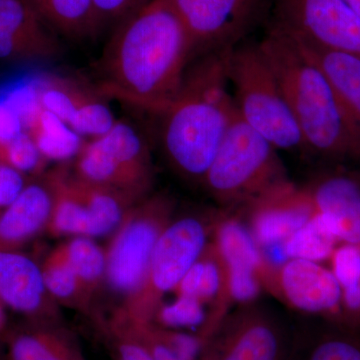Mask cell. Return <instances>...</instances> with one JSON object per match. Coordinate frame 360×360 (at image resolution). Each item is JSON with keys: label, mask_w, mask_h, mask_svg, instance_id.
<instances>
[{"label": "cell", "mask_w": 360, "mask_h": 360, "mask_svg": "<svg viewBox=\"0 0 360 360\" xmlns=\"http://www.w3.org/2000/svg\"><path fill=\"white\" fill-rule=\"evenodd\" d=\"M193 60L191 35L170 0H150L113 30L101 65L103 96L160 115Z\"/></svg>", "instance_id": "obj_1"}, {"label": "cell", "mask_w": 360, "mask_h": 360, "mask_svg": "<svg viewBox=\"0 0 360 360\" xmlns=\"http://www.w3.org/2000/svg\"><path fill=\"white\" fill-rule=\"evenodd\" d=\"M229 51L194 59L179 94L160 113L163 153L174 172L202 184L238 115L227 75Z\"/></svg>", "instance_id": "obj_2"}, {"label": "cell", "mask_w": 360, "mask_h": 360, "mask_svg": "<svg viewBox=\"0 0 360 360\" xmlns=\"http://www.w3.org/2000/svg\"><path fill=\"white\" fill-rule=\"evenodd\" d=\"M259 45L281 84L307 153L330 161L359 160V127L328 78L297 42L270 27Z\"/></svg>", "instance_id": "obj_3"}, {"label": "cell", "mask_w": 360, "mask_h": 360, "mask_svg": "<svg viewBox=\"0 0 360 360\" xmlns=\"http://www.w3.org/2000/svg\"><path fill=\"white\" fill-rule=\"evenodd\" d=\"M227 75L241 120L277 150L307 153L281 84L258 44H243L227 56Z\"/></svg>", "instance_id": "obj_4"}, {"label": "cell", "mask_w": 360, "mask_h": 360, "mask_svg": "<svg viewBox=\"0 0 360 360\" xmlns=\"http://www.w3.org/2000/svg\"><path fill=\"white\" fill-rule=\"evenodd\" d=\"M277 151L238 115L202 184L213 200L224 207H245L290 181Z\"/></svg>", "instance_id": "obj_5"}, {"label": "cell", "mask_w": 360, "mask_h": 360, "mask_svg": "<svg viewBox=\"0 0 360 360\" xmlns=\"http://www.w3.org/2000/svg\"><path fill=\"white\" fill-rule=\"evenodd\" d=\"M217 217V213L174 215L156 243L143 283L122 300L111 319L124 323L151 322L165 295L174 292L205 250Z\"/></svg>", "instance_id": "obj_6"}, {"label": "cell", "mask_w": 360, "mask_h": 360, "mask_svg": "<svg viewBox=\"0 0 360 360\" xmlns=\"http://www.w3.org/2000/svg\"><path fill=\"white\" fill-rule=\"evenodd\" d=\"M73 163V174L115 189L134 200L150 195L155 170L148 141L134 125L116 120L103 136L85 141Z\"/></svg>", "instance_id": "obj_7"}, {"label": "cell", "mask_w": 360, "mask_h": 360, "mask_svg": "<svg viewBox=\"0 0 360 360\" xmlns=\"http://www.w3.org/2000/svg\"><path fill=\"white\" fill-rule=\"evenodd\" d=\"M174 215L172 198L149 195L135 203L113 231L105 248V283L123 300L143 283L156 243Z\"/></svg>", "instance_id": "obj_8"}, {"label": "cell", "mask_w": 360, "mask_h": 360, "mask_svg": "<svg viewBox=\"0 0 360 360\" xmlns=\"http://www.w3.org/2000/svg\"><path fill=\"white\" fill-rule=\"evenodd\" d=\"M272 15L298 41L360 56V18L345 0H272Z\"/></svg>", "instance_id": "obj_9"}, {"label": "cell", "mask_w": 360, "mask_h": 360, "mask_svg": "<svg viewBox=\"0 0 360 360\" xmlns=\"http://www.w3.org/2000/svg\"><path fill=\"white\" fill-rule=\"evenodd\" d=\"M191 35L193 60L240 44L262 13L264 0H170Z\"/></svg>", "instance_id": "obj_10"}, {"label": "cell", "mask_w": 360, "mask_h": 360, "mask_svg": "<svg viewBox=\"0 0 360 360\" xmlns=\"http://www.w3.org/2000/svg\"><path fill=\"white\" fill-rule=\"evenodd\" d=\"M286 340L278 322L257 307H245L220 322L205 341L200 360H284Z\"/></svg>", "instance_id": "obj_11"}, {"label": "cell", "mask_w": 360, "mask_h": 360, "mask_svg": "<svg viewBox=\"0 0 360 360\" xmlns=\"http://www.w3.org/2000/svg\"><path fill=\"white\" fill-rule=\"evenodd\" d=\"M262 281L290 309L340 321L341 288L330 269L319 262L288 259L262 270Z\"/></svg>", "instance_id": "obj_12"}, {"label": "cell", "mask_w": 360, "mask_h": 360, "mask_svg": "<svg viewBox=\"0 0 360 360\" xmlns=\"http://www.w3.org/2000/svg\"><path fill=\"white\" fill-rule=\"evenodd\" d=\"M42 108L65 122L75 134L90 139L110 131L116 120L99 90L58 77L33 86Z\"/></svg>", "instance_id": "obj_13"}, {"label": "cell", "mask_w": 360, "mask_h": 360, "mask_svg": "<svg viewBox=\"0 0 360 360\" xmlns=\"http://www.w3.org/2000/svg\"><path fill=\"white\" fill-rule=\"evenodd\" d=\"M0 303L28 322H63L60 307L45 288L40 264L21 250L0 248Z\"/></svg>", "instance_id": "obj_14"}, {"label": "cell", "mask_w": 360, "mask_h": 360, "mask_svg": "<svg viewBox=\"0 0 360 360\" xmlns=\"http://www.w3.org/2000/svg\"><path fill=\"white\" fill-rule=\"evenodd\" d=\"M248 229L259 248L283 243L315 214L305 187L286 182L245 206Z\"/></svg>", "instance_id": "obj_15"}, {"label": "cell", "mask_w": 360, "mask_h": 360, "mask_svg": "<svg viewBox=\"0 0 360 360\" xmlns=\"http://www.w3.org/2000/svg\"><path fill=\"white\" fill-rule=\"evenodd\" d=\"M58 33L25 0H0V59L47 60L58 58Z\"/></svg>", "instance_id": "obj_16"}, {"label": "cell", "mask_w": 360, "mask_h": 360, "mask_svg": "<svg viewBox=\"0 0 360 360\" xmlns=\"http://www.w3.org/2000/svg\"><path fill=\"white\" fill-rule=\"evenodd\" d=\"M305 189L315 212L338 241L360 246V175L333 170L317 176Z\"/></svg>", "instance_id": "obj_17"}, {"label": "cell", "mask_w": 360, "mask_h": 360, "mask_svg": "<svg viewBox=\"0 0 360 360\" xmlns=\"http://www.w3.org/2000/svg\"><path fill=\"white\" fill-rule=\"evenodd\" d=\"M53 193L46 174L33 177L20 195L0 214V248H21L46 231Z\"/></svg>", "instance_id": "obj_18"}, {"label": "cell", "mask_w": 360, "mask_h": 360, "mask_svg": "<svg viewBox=\"0 0 360 360\" xmlns=\"http://www.w3.org/2000/svg\"><path fill=\"white\" fill-rule=\"evenodd\" d=\"M7 360H86L63 322H30L7 340Z\"/></svg>", "instance_id": "obj_19"}, {"label": "cell", "mask_w": 360, "mask_h": 360, "mask_svg": "<svg viewBox=\"0 0 360 360\" xmlns=\"http://www.w3.org/2000/svg\"><path fill=\"white\" fill-rule=\"evenodd\" d=\"M175 295L195 298L203 304L212 303L210 328L214 330L224 321L229 302L226 272L212 243H208L201 257L186 272L174 291Z\"/></svg>", "instance_id": "obj_20"}, {"label": "cell", "mask_w": 360, "mask_h": 360, "mask_svg": "<svg viewBox=\"0 0 360 360\" xmlns=\"http://www.w3.org/2000/svg\"><path fill=\"white\" fill-rule=\"evenodd\" d=\"M292 39L326 75L348 115L360 129V56Z\"/></svg>", "instance_id": "obj_21"}, {"label": "cell", "mask_w": 360, "mask_h": 360, "mask_svg": "<svg viewBox=\"0 0 360 360\" xmlns=\"http://www.w3.org/2000/svg\"><path fill=\"white\" fill-rule=\"evenodd\" d=\"M212 245L226 272L262 274V251L248 224L232 214L217 213L212 231Z\"/></svg>", "instance_id": "obj_22"}, {"label": "cell", "mask_w": 360, "mask_h": 360, "mask_svg": "<svg viewBox=\"0 0 360 360\" xmlns=\"http://www.w3.org/2000/svg\"><path fill=\"white\" fill-rule=\"evenodd\" d=\"M25 127L47 162H63L75 158L85 142L82 136L41 105L26 120Z\"/></svg>", "instance_id": "obj_23"}, {"label": "cell", "mask_w": 360, "mask_h": 360, "mask_svg": "<svg viewBox=\"0 0 360 360\" xmlns=\"http://www.w3.org/2000/svg\"><path fill=\"white\" fill-rule=\"evenodd\" d=\"M40 267L45 288L59 307L91 315L94 300L80 283L61 245L45 257Z\"/></svg>", "instance_id": "obj_24"}, {"label": "cell", "mask_w": 360, "mask_h": 360, "mask_svg": "<svg viewBox=\"0 0 360 360\" xmlns=\"http://www.w3.org/2000/svg\"><path fill=\"white\" fill-rule=\"evenodd\" d=\"M58 34L85 39L96 34L92 0H25Z\"/></svg>", "instance_id": "obj_25"}, {"label": "cell", "mask_w": 360, "mask_h": 360, "mask_svg": "<svg viewBox=\"0 0 360 360\" xmlns=\"http://www.w3.org/2000/svg\"><path fill=\"white\" fill-rule=\"evenodd\" d=\"M60 245L80 283L94 300L97 291L105 283V250L97 245L94 238L85 236H73Z\"/></svg>", "instance_id": "obj_26"}, {"label": "cell", "mask_w": 360, "mask_h": 360, "mask_svg": "<svg viewBox=\"0 0 360 360\" xmlns=\"http://www.w3.org/2000/svg\"><path fill=\"white\" fill-rule=\"evenodd\" d=\"M340 243L330 227L315 212L303 226L283 243L288 259H304L321 262L329 259Z\"/></svg>", "instance_id": "obj_27"}, {"label": "cell", "mask_w": 360, "mask_h": 360, "mask_svg": "<svg viewBox=\"0 0 360 360\" xmlns=\"http://www.w3.org/2000/svg\"><path fill=\"white\" fill-rule=\"evenodd\" d=\"M205 305L195 298L176 295L174 302L161 303L151 323L174 330L200 328L198 333H201L210 321Z\"/></svg>", "instance_id": "obj_28"}, {"label": "cell", "mask_w": 360, "mask_h": 360, "mask_svg": "<svg viewBox=\"0 0 360 360\" xmlns=\"http://www.w3.org/2000/svg\"><path fill=\"white\" fill-rule=\"evenodd\" d=\"M0 162L6 163L30 179L44 174L47 161L27 131L0 149Z\"/></svg>", "instance_id": "obj_29"}, {"label": "cell", "mask_w": 360, "mask_h": 360, "mask_svg": "<svg viewBox=\"0 0 360 360\" xmlns=\"http://www.w3.org/2000/svg\"><path fill=\"white\" fill-rule=\"evenodd\" d=\"M304 360H360V338L352 333H328L310 345Z\"/></svg>", "instance_id": "obj_30"}, {"label": "cell", "mask_w": 360, "mask_h": 360, "mask_svg": "<svg viewBox=\"0 0 360 360\" xmlns=\"http://www.w3.org/2000/svg\"><path fill=\"white\" fill-rule=\"evenodd\" d=\"M149 1L150 0H92L96 33L106 27L115 30Z\"/></svg>", "instance_id": "obj_31"}, {"label": "cell", "mask_w": 360, "mask_h": 360, "mask_svg": "<svg viewBox=\"0 0 360 360\" xmlns=\"http://www.w3.org/2000/svg\"><path fill=\"white\" fill-rule=\"evenodd\" d=\"M331 262V271L341 290L352 288L360 283V246L343 243L335 248Z\"/></svg>", "instance_id": "obj_32"}, {"label": "cell", "mask_w": 360, "mask_h": 360, "mask_svg": "<svg viewBox=\"0 0 360 360\" xmlns=\"http://www.w3.org/2000/svg\"><path fill=\"white\" fill-rule=\"evenodd\" d=\"M103 331L111 347L112 360H155L139 340L120 329L103 326Z\"/></svg>", "instance_id": "obj_33"}, {"label": "cell", "mask_w": 360, "mask_h": 360, "mask_svg": "<svg viewBox=\"0 0 360 360\" xmlns=\"http://www.w3.org/2000/svg\"><path fill=\"white\" fill-rule=\"evenodd\" d=\"M108 326H112L116 329L127 333L135 338L143 345L146 349L150 352V354L155 357V360H186L179 357V355L174 354L172 350L168 349L167 347L156 340L150 333L144 328L142 324L139 323H124V322H118L110 321L108 322Z\"/></svg>", "instance_id": "obj_34"}, {"label": "cell", "mask_w": 360, "mask_h": 360, "mask_svg": "<svg viewBox=\"0 0 360 360\" xmlns=\"http://www.w3.org/2000/svg\"><path fill=\"white\" fill-rule=\"evenodd\" d=\"M30 179L27 175L0 162V214L20 195Z\"/></svg>", "instance_id": "obj_35"}, {"label": "cell", "mask_w": 360, "mask_h": 360, "mask_svg": "<svg viewBox=\"0 0 360 360\" xmlns=\"http://www.w3.org/2000/svg\"><path fill=\"white\" fill-rule=\"evenodd\" d=\"M25 131L20 113L11 103H0V149Z\"/></svg>", "instance_id": "obj_36"}, {"label": "cell", "mask_w": 360, "mask_h": 360, "mask_svg": "<svg viewBox=\"0 0 360 360\" xmlns=\"http://www.w3.org/2000/svg\"><path fill=\"white\" fill-rule=\"evenodd\" d=\"M6 307L0 303V336L4 335L6 328Z\"/></svg>", "instance_id": "obj_37"}, {"label": "cell", "mask_w": 360, "mask_h": 360, "mask_svg": "<svg viewBox=\"0 0 360 360\" xmlns=\"http://www.w3.org/2000/svg\"><path fill=\"white\" fill-rule=\"evenodd\" d=\"M348 6L354 11V13L360 18V0H345Z\"/></svg>", "instance_id": "obj_38"}]
</instances>
